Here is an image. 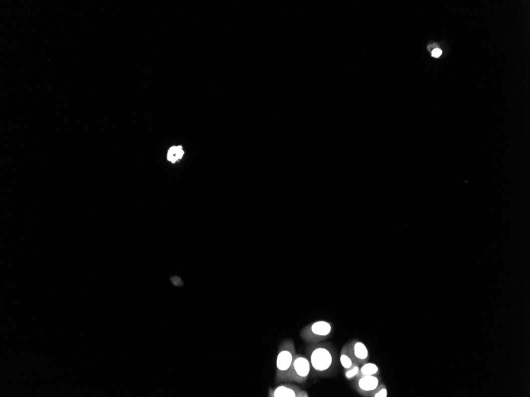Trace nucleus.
Masks as SVG:
<instances>
[{
  "label": "nucleus",
  "mask_w": 530,
  "mask_h": 397,
  "mask_svg": "<svg viewBox=\"0 0 530 397\" xmlns=\"http://www.w3.org/2000/svg\"><path fill=\"white\" fill-rule=\"evenodd\" d=\"M270 397H309L307 391L295 384L287 383L281 384L268 391Z\"/></svg>",
  "instance_id": "nucleus-5"
},
{
  "label": "nucleus",
  "mask_w": 530,
  "mask_h": 397,
  "mask_svg": "<svg viewBox=\"0 0 530 397\" xmlns=\"http://www.w3.org/2000/svg\"><path fill=\"white\" fill-rule=\"evenodd\" d=\"M360 366L359 365H354V367H351V369H348V370H344V376H345L346 379L348 380H354V379L358 377V374H359Z\"/></svg>",
  "instance_id": "nucleus-11"
},
{
  "label": "nucleus",
  "mask_w": 530,
  "mask_h": 397,
  "mask_svg": "<svg viewBox=\"0 0 530 397\" xmlns=\"http://www.w3.org/2000/svg\"><path fill=\"white\" fill-rule=\"evenodd\" d=\"M306 352L311 366L312 376L322 378L335 374L338 365V357L336 348L331 342L308 343Z\"/></svg>",
  "instance_id": "nucleus-1"
},
{
  "label": "nucleus",
  "mask_w": 530,
  "mask_h": 397,
  "mask_svg": "<svg viewBox=\"0 0 530 397\" xmlns=\"http://www.w3.org/2000/svg\"><path fill=\"white\" fill-rule=\"evenodd\" d=\"M179 280L180 279H179V278H178V277H173V278H172L173 283L175 284V285H178V281H179Z\"/></svg>",
  "instance_id": "nucleus-14"
},
{
  "label": "nucleus",
  "mask_w": 530,
  "mask_h": 397,
  "mask_svg": "<svg viewBox=\"0 0 530 397\" xmlns=\"http://www.w3.org/2000/svg\"><path fill=\"white\" fill-rule=\"evenodd\" d=\"M354 383L357 390L360 393L369 396V394L377 389V387L380 385V380L376 375H369L358 376Z\"/></svg>",
  "instance_id": "nucleus-6"
},
{
  "label": "nucleus",
  "mask_w": 530,
  "mask_h": 397,
  "mask_svg": "<svg viewBox=\"0 0 530 397\" xmlns=\"http://www.w3.org/2000/svg\"><path fill=\"white\" fill-rule=\"evenodd\" d=\"M332 331L333 327L330 322L317 320L303 327L300 331V337L306 343H318L330 338Z\"/></svg>",
  "instance_id": "nucleus-3"
},
{
  "label": "nucleus",
  "mask_w": 530,
  "mask_h": 397,
  "mask_svg": "<svg viewBox=\"0 0 530 397\" xmlns=\"http://www.w3.org/2000/svg\"><path fill=\"white\" fill-rule=\"evenodd\" d=\"M380 373V369L374 363H365L360 368L359 374L358 376H369V375H377Z\"/></svg>",
  "instance_id": "nucleus-9"
},
{
  "label": "nucleus",
  "mask_w": 530,
  "mask_h": 397,
  "mask_svg": "<svg viewBox=\"0 0 530 397\" xmlns=\"http://www.w3.org/2000/svg\"><path fill=\"white\" fill-rule=\"evenodd\" d=\"M339 358H340V364H341L342 367L344 368V370H348V369H351V367H354V365L358 364V362L356 361L354 357L350 353L349 350H348V343L345 344L342 347Z\"/></svg>",
  "instance_id": "nucleus-8"
},
{
  "label": "nucleus",
  "mask_w": 530,
  "mask_h": 397,
  "mask_svg": "<svg viewBox=\"0 0 530 397\" xmlns=\"http://www.w3.org/2000/svg\"><path fill=\"white\" fill-rule=\"evenodd\" d=\"M310 374L311 366L307 356L296 353L284 382H296L299 384H304Z\"/></svg>",
  "instance_id": "nucleus-4"
},
{
  "label": "nucleus",
  "mask_w": 530,
  "mask_h": 397,
  "mask_svg": "<svg viewBox=\"0 0 530 397\" xmlns=\"http://www.w3.org/2000/svg\"><path fill=\"white\" fill-rule=\"evenodd\" d=\"M184 154H185V152L183 150L182 147H171L168 152H167V160H169L171 163H175V162L181 160Z\"/></svg>",
  "instance_id": "nucleus-10"
},
{
  "label": "nucleus",
  "mask_w": 530,
  "mask_h": 397,
  "mask_svg": "<svg viewBox=\"0 0 530 397\" xmlns=\"http://www.w3.org/2000/svg\"><path fill=\"white\" fill-rule=\"evenodd\" d=\"M296 354L295 343L291 339L283 341L276 357V382H284Z\"/></svg>",
  "instance_id": "nucleus-2"
},
{
  "label": "nucleus",
  "mask_w": 530,
  "mask_h": 397,
  "mask_svg": "<svg viewBox=\"0 0 530 397\" xmlns=\"http://www.w3.org/2000/svg\"><path fill=\"white\" fill-rule=\"evenodd\" d=\"M348 350L358 364H365L369 358V350L364 342L352 340L348 343Z\"/></svg>",
  "instance_id": "nucleus-7"
},
{
  "label": "nucleus",
  "mask_w": 530,
  "mask_h": 397,
  "mask_svg": "<svg viewBox=\"0 0 530 397\" xmlns=\"http://www.w3.org/2000/svg\"><path fill=\"white\" fill-rule=\"evenodd\" d=\"M388 389L384 384H380L377 387V389L374 390L373 392L369 394V396L374 397H387L388 396Z\"/></svg>",
  "instance_id": "nucleus-12"
},
{
  "label": "nucleus",
  "mask_w": 530,
  "mask_h": 397,
  "mask_svg": "<svg viewBox=\"0 0 530 397\" xmlns=\"http://www.w3.org/2000/svg\"><path fill=\"white\" fill-rule=\"evenodd\" d=\"M442 55V51L440 49H435L432 51V57L434 58H439Z\"/></svg>",
  "instance_id": "nucleus-13"
}]
</instances>
